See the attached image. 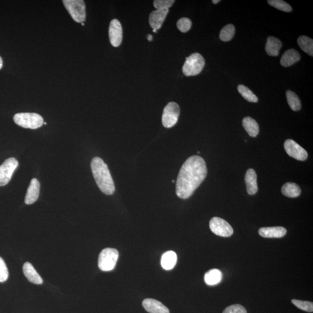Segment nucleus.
Segmentation results:
<instances>
[{"instance_id":"nucleus-1","label":"nucleus","mask_w":313,"mask_h":313,"mask_svg":"<svg viewBox=\"0 0 313 313\" xmlns=\"http://www.w3.org/2000/svg\"><path fill=\"white\" fill-rule=\"evenodd\" d=\"M207 167L204 159L198 156L189 157L180 168L176 184V193L187 199L206 179Z\"/></svg>"},{"instance_id":"nucleus-2","label":"nucleus","mask_w":313,"mask_h":313,"mask_svg":"<svg viewBox=\"0 0 313 313\" xmlns=\"http://www.w3.org/2000/svg\"><path fill=\"white\" fill-rule=\"evenodd\" d=\"M91 169L96 184L101 191L107 195L113 194L115 186L107 165L98 156L92 159Z\"/></svg>"},{"instance_id":"nucleus-3","label":"nucleus","mask_w":313,"mask_h":313,"mask_svg":"<svg viewBox=\"0 0 313 313\" xmlns=\"http://www.w3.org/2000/svg\"><path fill=\"white\" fill-rule=\"evenodd\" d=\"M14 120L21 127L32 129L40 128L44 124L43 117L37 113H17L14 116Z\"/></svg>"},{"instance_id":"nucleus-4","label":"nucleus","mask_w":313,"mask_h":313,"mask_svg":"<svg viewBox=\"0 0 313 313\" xmlns=\"http://www.w3.org/2000/svg\"><path fill=\"white\" fill-rule=\"evenodd\" d=\"M205 63V59L200 53H192L188 58H186L183 66V73L188 77L197 76L203 70Z\"/></svg>"},{"instance_id":"nucleus-5","label":"nucleus","mask_w":313,"mask_h":313,"mask_svg":"<svg viewBox=\"0 0 313 313\" xmlns=\"http://www.w3.org/2000/svg\"><path fill=\"white\" fill-rule=\"evenodd\" d=\"M118 251L114 248H105L99 254L98 267L103 272H110L115 267L118 261Z\"/></svg>"},{"instance_id":"nucleus-6","label":"nucleus","mask_w":313,"mask_h":313,"mask_svg":"<svg viewBox=\"0 0 313 313\" xmlns=\"http://www.w3.org/2000/svg\"><path fill=\"white\" fill-rule=\"evenodd\" d=\"M66 10L73 19L78 23H83L86 18V7L83 0H64Z\"/></svg>"},{"instance_id":"nucleus-7","label":"nucleus","mask_w":313,"mask_h":313,"mask_svg":"<svg viewBox=\"0 0 313 313\" xmlns=\"http://www.w3.org/2000/svg\"><path fill=\"white\" fill-rule=\"evenodd\" d=\"M180 107L175 102H170L164 108L162 116V125L170 128L175 125L178 120Z\"/></svg>"},{"instance_id":"nucleus-8","label":"nucleus","mask_w":313,"mask_h":313,"mask_svg":"<svg viewBox=\"0 0 313 313\" xmlns=\"http://www.w3.org/2000/svg\"><path fill=\"white\" fill-rule=\"evenodd\" d=\"M209 227L213 233L220 237H230L234 233L230 224L221 218H212L209 222Z\"/></svg>"},{"instance_id":"nucleus-9","label":"nucleus","mask_w":313,"mask_h":313,"mask_svg":"<svg viewBox=\"0 0 313 313\" xmlns=\"http://www.w3.org/2000/svg\"><path fill=\"white\" fill-rule=\"evenodd\" d=\"M17 166V159L13 157L6 159L4 163L0 165V186L8 184Z\"/></svg>"},{"instance_id":"nucleus-10","label":"nucleus","mask_w":313,"mask_h":313,"mask_svg":"<svg viewBox=\"0 0 313 313\" xmlns=\"http://www.w3.org/2000/svg\"><path fill=\"white\" fill-rule=\"evenodd\" d=\"M284 149L287 154L299 161H305L308 157V153L305 149L292 139L285 141Z\"/></svg>"},{"instance_id":"nucleus-11","label":"nucleus","mask_w":313,"mask_h":313,"mask_svg":"<svg viewBox=\"0 0 313 313\" xmlns=\"http://www.w3.org/2000/svg\"><path fill=\"white\" fill-rule=\"evenodd\" d=\"M109 34L111 44L114 47L120 46L122 40V28L119 20L111 21Z\"/></svg>"},{"instance_id":"nucleus-12","label":"nucleus","mask_w":313,"mask_h":313,"mask_svg":"<svg viewBox=\"0 0 313 313\" xmlns=\"http://www.w3.org/2000/svg\"><path fill=\"white\" fill-rule=\"evenodd\" d=\"M169 11V9H159L153 11L149 16V23L153 30H157L161 28L165 18Z\"/></svg>"},{"instance_id":"nucleus-13","label":"nucleus","mask_w":313,"mask_h":313,"mask_svg":"<svg viewBox=\"0 0 313 313\" xmlns=\"http://www.w3.org/2000/svg\"><path fill=\"white\" fill-rule=\"evenodd\" d=\"M142 305L144 309L150 313H170L169 309L166 306L155 299H144Z\"/></svg>"},{"instance_id":"nucleus-14","label":"nucleus","mask_w":313,"mask_h":313,"mask_svg":"<svg viewBox=\"0 0 313 313\" xmlns=\"http://www.w3.org/2000/svg\"><path fill=\"white\" fill-rule=\"evenodd\" d=\"M40 183L37 179H33L27 191L25 203L31 205L38 200L40 194Z\"/></svg>"},{"instance_id":"nucleus-15","label":"nucleus","mask_w":313,"mask_h":313,"mask_svg":"<svg viewBox=\"0 0 313 313\" xmlns=\"http://www.w3.org/2000/svg\"><path fill=\"white\" fill-rule=\"evenodd\" d=\"M287 230L283 227H261L259 230V234L264 238H282L287 234Z\"/></svg>"},{"instance_id":"nucleus-16","label":"nucleus","mask_w":313,"mask_h":313,"mask_svg":"<svg viewBox=\"0 0 313 313\" xmlns=\"http://www.w3.org/2000/svg\"><path fill=\"white\" fill-rule=\"evenodd\" d=\"M245 181L246 191L249 195L257 193L258 191L257 174L254 169H249L245 174Z\"/></svg>"},{"instance_id":"nucleus-17","label":"nucleus","mask_w":313,"mask_h":313,"mask_svg":"<svg viewBox=\"0 0 313 313\" xmlns=\"http://www.w3.org/2000/svg\"><path fill=\"white\" fill-rule=\"evenodd\" d=\"M300 54L294 49L286 51L283 54L280 63L283 67L287 68L300 61Z\"/></svg>"},{"instance_id":"nucleus-18","label":"nucleus","mask_w":313,"mask_h":313,"mask_svg":"<svg viewBox=\"0 0 313 313\" xmlns=\"http://www.w3.org/2000/svg\"><path fill=\"white\" fill-rule=\"evenodd\" d=\"M23 271L24 275L30 282L35 284H43V279L31 263L26 262L24 264Z\"/></svg>"},{"instance_id":"nucleus-19","label":"nucleus","mask_w":313,"mask_h":313,"mask_svg":"<svg viewBox=\"0 0 313 313\" xmlns=\"http://www.w3.org/2000/svg\"><path fill=\"white\" fill-rule=\"evenodd\" d=\"M282 44L278 38L270 36L267 39L265 47L266 52L269 56H276L278 55Z\"/></svg>"},{"instance_id":"nucleus-20","label":"nucleus","mask_w":313,"mask_h":313,"mask_svg":"<svg viewBox=\"0 0 313 313\" xmlns=\"http://www.w3.org/2000/svg\"><path fill=\"white\" fill-rule=\"evenodd\" d=\"M177 262V255L176 253L170 251L162 255L161 260V264L164 269L170 270L173 269Z\"/></svg>"},{"instance_id":"nucleus-21","label":"nucleus","mask_w":313,"mask_h":313,"mask_svg":"<svg viewBox=\"0 0 313 313\" xmlns=\"http://www.w3.org/2000/svg\"><path fill=\"white\" fill-rule=\"evenodd\" d=\"M243 126L248 132L249 136L256 137L260 132V127L258 122L251 117H246L243 120Z\"/></svg>"},{"instance_id":"nucleus-22","label":"nucleus","mask_w":313,"mask_h":313,"mask_svg":"<svg viewBox=\"0 0 313 313\" xmlns=\"http://www.w3.org/2000/svg\"><path fill=\"white\" fill-rule=\"evenodd\" d=\"M281 192L282 194L286 197L296 198L299 196L302 191L299 186L296 183L288 182L282 186Z\"/></svg>"},{"instance_id":"nucleus-23","label":"nucleus","mask_w":313,"mask_h":313,"mask_svg":"<svg viewBox=\"0 0 313 313\" xmlns=\"http://www.w3.org/2000/svg\"><path fill=\"white\" fill-rule=\"evenodd\" d=\"M222 279L221 271L213 269L209 271L204 276V280L209 285H215L219 284Z\"/></svg>"},{"instance_id":"nucleus-24","label":"nucleus","mask_w":313,"mask_h":313,"mask_svg":"<svg viewBox=\"0 0 313 313\" xmlns=\"http://www.w3.org/2000/svg\"><path fill=\"white\" fill-rule=\"evenodd\" d=\"M297 43L304 52L310 56H313V39L302 35L298 38Z\"/></svg>"},{"instance_id":"nucleus-25","label":"nucleus","mask_w":313,"mask_h":313,"mask_svg":"<svg viewBox=\"0 0 313 313\" xmlns=\"http://www.w3.org/2000/svg\"><path fill=\"white\" fill-rule=\"evenodd\" d=\"M287 102L291 109L295 111H299L302 107V104L298 96L293 91L288 90L286 92Z\"/></svg>"},{"instance_id":"nucleus-26","label":"nucleus","mask_w":313,"mask_h":313,"mask_svg":"<svg viewBox=\"0 0 313 313\" xmlns=\"http://www.w3.org/2000/svg\"><path fill=\"white\" fill-rule=\"evenodd\" d=\"M236 29L233 25L229 24L225 26L220 32L219 38L222 41L227 42L232 40L234 37Z\"/></svg>"},{"instance_id":"nucleus-27","label":"nucleus","mask_w":313,"mask_h":313,"mask_svg":"<svg viewBox=\"0 0 313 313\" xmlns=\"http://www.w3.org/2000/svg\"><path fill=\"white\" fill-rule=\"evenodd\" d=\"M238 91L242 95L243 97L249 102L257 103L258 101V98L255 94L253 93L248 87L243 85H239L238 86Z\"/></svg>"},{"instance_id":"nucleus-28","label":"nucleus","mask_w":313,"mask_h":313,"mask_svg":"<svg viewBox=\"0 0 313 313\" xmlns=\"http://www.w3.org/2000/svg\"><path fill=\"white\" fill-rule=\"evenodd\" d=\"M268 4L272 6V7L278 9V10L285 12V13H290L293 11V8L287 2L282 0H269L267 1Z\"/></svg>"},{"instance_id":"nucleus-29","label":"nucleus","mask_w":313,"mask_h":313,"mask_svg":"<svg viewBox=\"0 0 313 313\" xmlns=\"http://www.w3.org/2000/svg\"><path fill=\"white\" fill-rule=\"evenodd\" d=\"M294 305L302 311L312 313L313 312V303L309 301H303L296 299H293L291 301Z\"/></svg>"},{"instance_id":"nucleus-30","label":"nucleus","mask_w":313,"mask_h":313,"mask_svg":"<svg viewBox=\"0 0 313 313\" xmlns=\"http://www.w3.org/2000/svg\"><path fill=\"white\" fill-rule=\"evenodd\" d=\"M191 21L188 17H182L177 22V28L182 33L188 32L191 29Z\"/></svg>"},{"instance_id":"nucleus-31","label":"nucleus","mask_w":313,"mask_h":313,"mask_svg":"<svg viewBox=\"0 0 313 313\" xmlns=\"http://www.w3.org/2000/svg\"><path fill=\"white\" fill-rule=\"evenodd\" d=\"M9 273L8 268L2 258L0 257V282L7 280Z\"/></svg>"},{"instance_id":"nucleus-32","label":"nucleus","mask_w":313,"mask_h":313,"mask_svg":"<svg viewBox=\"0 0 313 313\" xmlns=\"http://www.w3.org/2000/svg\"><path fill=\"white\" fill-rule=\"evenodd\" d=\"M174 2V0H156L153 3L156 10L169 9Z\"/></svg>"},{"instance_id":"nucleus-33","label":"nucleus","mask_w":313,"mask_h":313,"mask_svg":"<svg viewBox=\"0 0 313 313\" xmlns=\"http://www.w3.org/2000/svg\"><path fill=\"white\" fill-rule=\"evenodd\" d=\"M223 313H247V312L243 306L237 304L227 307Z\"/></svg>"},{"instance_id":"nucleus-34","label":"nucleus","mask_w":313,"mask_h":313,"mask_svg":"<svg viewBox=\"0 0 313 313\" xmlns=\"http://www.w3.org/2000/svg\"><path fill=\"white\" fill-rule=\"evenodd\" d=\"M147 40H148L149 41H151L153 40V36L150 35H147Z\"/></svg>"},{"instance_id":"nucleus-35","label":"nucleus","mask_w":313,"mask_h":313,"mask_svg":"<svg viewBox=\"0 0 313 313\" xmlns=\"http://www.w3.org/2000/svg\"><path fill=\"white\" fill-rule=\"evenodd\" d=\"M3 66V61L1 57L0 56V69H1Z\"/></svg>"},{"instance_id":"nucleus-36","label":"nucleus","mask_w":313,"mask_h":313,"mask_svg":"<svg viewBox=\"0 0 313 313\" xmlns=\"http://www.w3.org/2000/svg\"><path fill=\"white\" fill-rule=\"evenodd\" d=\"M220 1H221L220 0H213L212 2L214 4H217Z\"/></svg>"},{"instance_id":"nucleus-37","label":"nucleus","mask_w":313,"mask_h":313,"mask_svg":"<svg viewBox=\"0 0 313 313\" xmlns=\"http://www.w3.org/2000/svg\"><path fill=\"white\" fill-rule=\"evenodd\" d=\"M153 32L154 33H156V30H153Z\"/></svg>"},{"instance_id":"nucleus-38","label":"nucleus","mask_w":313,"mask_h":313,"mask_svg":"<svg viewBox=\"0 0 313 313\" xmlns=\"http://www.w3.org/2000/svg\"><path fill=\"white\" fill-rule=\"evenodd\" d=\"M197 154H200V152H197Z\"/></svg>"},{"instance_id":"nucleus-39","label":"nucleus","mask_w":313,"mask_h":313,"mask_svg":"<svg viewBox=\"0 0 313 313\" xmlns=\"http://www.w3.org/2000/svg\"><path fill=\"white\" fill-rule=\"evenodd\" d=\"M45 125H47V122H44Z\"/></svg>"},{"instance_id":"nucleus-40","label":"nucleus","mask_w":313,"mask_h":313,"mask_svg":"<svg viewBox=\"0 0 313 313\" xmlns=\"http://www.w3.org/2000/svg\"><path fill=\"white\" fill-rule=\"evenodd\" d=\"M82 25H83V26H84V23H82Z\"/></svg>"},{"instance_id":"nucleus-41","label":"nucleus","mask_w":313,"mask_h":313,"mask_svg":"<svg viewBox=\"0 0 313 313\" xmlns=\"http://www.w3.org/2000/svg\"><path fill=\"white\" fill-rule=\"evenodd\" d=\"M173 183H174V180H173Z\"/></svg>"}]
</instances>
